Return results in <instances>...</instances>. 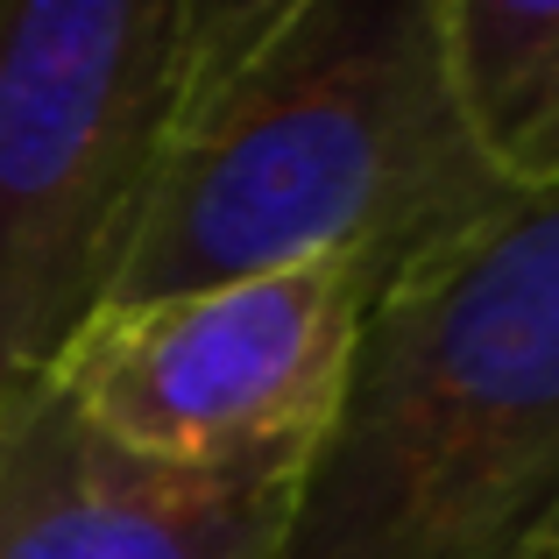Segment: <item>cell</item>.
I'll list each match as a JSON object with an SVG mask.
<instances>
[{"instance_id": "cell-7", "label": "cell", "mask_w": 559, "mask_h": 559, "mask_svg": "<svg viewBox=\"0 0 559 559\" xmlns=\"http://www.w3.org/2000/svg\"><path fill=\"white\" fill-rule=\"evenodd\" d=\"M8 418H14V390H0V439H8Z\"/></svg>"}, {"instance_id": "cell-2", "label": "cell", "mask_w": 559, "mask_h": 559, "mask_svg": "<svg viewBox=\"0 0 559 559\" xmlns=\"http://www.w3.org/2000/svg\"><path fill=\"white\" fill-rule=\"evenodd\" d=\"M559 552V191L382 284L270 559Z\"/></svg>"}, {"instance_id": "cell-4", "label": "cell", "mask_w": 559, "mask_h": 559, "mask_svg": "<svg viewBox=\"0 0 559 559\" xmlns=\"http://www.w3.org/2000/svg\"><path fill=\"white\" fill-rule=\"evenodd\" d=\"M382 270L290 262L150 305H114L43 390L121 461L185 481H298L341 404Z\"/></svg>"}, {"instance_id": "cell-6", "label": "cell", "mask_w": 559, "mask_h": 559, "mask_svg": "<svg viewBox=\"0 0 559 559\" xmlns=\"http://www.w3.org/2000/svg\"><path fill=\"white\" fill-rule=\"evenodd\" d=\"M447 71L481 164L559 191V0H439Z\"/></svg>"}, {"instance_id": "cell-3", "label": "cell", "mask_w": 559, "mask_h": 559, "mask_svg": "<svg viewBox=\"0 0 559 559\" xmlns=\"http://www.w3.org/2000/svg\"><path fill=\"white\" fill-rule=\"evenodd\" d=\"M241 0H0V390H43L121 298Z\"/></svg>"}, {"instance_id": "cell-1", "label": "cell", "mask_w": 559, "mask_h": 559, "mask_svg": "<svg viewBox=\"0 0 559 559\" xmlns=\"http://www.w3.org/2000/svg\"><path fill=\"white\" fill-rule=\"evenodd\" d=\"M503 199L453 99L439 0H241L114 305L326 255L390 284Z\"/></svg>"}, {"instance_id": "cell-5", "label": "cell", "mask_w": 559, "mask_h": 559, "mask_svg": "<svg viewBox=\"0 0 559 559\" xmlns=\"http://www.w3.org/2000/svg\"><path fill=\"white\" fill-rule=\"evenodd\" d=\"M290 481H185L99 447L50 390L0 439V559H270Z\"/></svg>"}, {"instance_id": "cell-8", "label": "cell", "mask_w": 559, "mask_h": 559, "mask_svg": "<svg viewBox=\"0 0 559 559\" xmlns=\"http://www.w3.org/2000/svg\"><path fill=\"white\" fill-rule=\"evenodd\" d=\"M552 559H559V552H552Z\"/></svg>"}]
</instances>
